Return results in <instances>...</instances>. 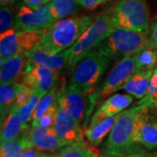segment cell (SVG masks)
<instances>
[{"instance_id": "277c9868", "label": "cell", "mask_w": 157, "mask_h": 157, "mask_svg": "<svg viewBox=\"0 0 157 157\" xmlns=\"http://www.w3.org/2000/svg\"><path fill=\"white\" fill-rule=\"evenodd\" d=\"M111 9L101 13L78 40L69 49L67 68H73L90 52L96 49L114 30Z\"/></svg>"}, {"instance_id": "9c48e42d", "label": "cell", "mask_w": 157, "mask_h": 157, "mask_svg": "<svg viewBox=\"0 0 157 157\" xmlns=\"http://www.w3.org/2000/svg\"><path fill=\"white\" fill-rule=\"evenodd\" d=\"M57 102L59 106L58 115L53 128L59 140L66 146L83 141L85 136L84 129L77 124L70 114L60 88L57 95Z\"/></svg>"}, {"instance_id": "484cf974", "label": "cell", "mask_w": 157, "mask_h": 157, "mask_svg": "<svg viewBox=\"0 0 157 157\" xmlns=\"http://www.w3.org/2000/svg\"><path fill=\"white\" fill-rule=\"evenodd\" d=\"M135 56L137 71L155 70L157 65V51L146 46L139 51Z\"/></svg>"}, {"instance_id": "1f68e13d", "label": "cell", "mask_w": 157, "mask_h": 157, "mask_svg": "<svg viewBox=\"0 0 157 157\" xmlns=\"http://www.w3.org/2000/svg\"><path fill=\"white\" fill-rule=\"evenodd\" d=\"M147 46L155 50L157 49V18L153 22L150 26V30L147 35Z\"/></svg>"}, {"instance_id": "d6a6232c", "label": "cell", "mask_w": 157, "mask_h": 157, "mask_svg": "<svg viewBox=\"0 0 157 157\" xmlns=\"http://www.w3.org/2000/svg\"><path fill=\"white\" fill-rule=\"evenodd\" d=\"M56 153H46L34 149V148H26L23 152L20 157H54Z\"/></svg>"}, {"instance_id": "7c38bea8", "label": "cell", "mask_w": 157, "mask_h": 157, "mask_svg": "<svg viewBox=\"0 0 157 157\" xmlns=\"http://www.w3.org/2000/svg\"><path fill=\"white\" fill-rule=\"evenodd\" d=\"M60 90L64 96L65 102L70 114L80 127L82 122L84 121L83 129L84 131H86L87 128L86 118H87V111L89 107L88 100H86L88 96L85 95L84 93L78 86H76L72 83H70L67 86L63 85L60 87Z\"/></svg>"}, {"instance_id": "e575fe53", "label": "cell", "mask_w": 157, "mask_h": 157, "mask_svg": "<svg viewBox=\"0 0 157 157\" xmlns=\"http://www.w3.org/2000/svg\"><path fill=\"white\" fill-rule=\"evenodd\" d=\"M26 6L32 9H38L43 6H46L52 0H23Z\"/></svg>"}, {"instance_id": "8d00e7d4", "label": "cell", "mask_w": 157, "mask_h": 157, "mask_svg": "<svg viewBox=\"0 0 157 157\" xmlns=\"http://www.w3.org/2000/svg\"><path fill=\"white\" fill-rule=\"evenodd\" d=\"M100 157H112V156H108L107 155H104V154H102L101 152V154H100Z\"/></svg>"}, {"instance_id": "52a82bcc", "label": "cell", "mask_w": 157, "mask_h": 157, "mask_svg": "<svg viewBox=\"0 0 157 157\" xmlns=\"http://www.w3.org/2000/svg\"><path fill=\"white\" fill-rule=\"evenodd\" d=\"M136 72L137 67L135 56L127 57L118 61L109 72L106 79L88 96L89 107L86 119H88L91 113L94 111L96 104L111 97L119 90L123 89L124 86Z\"/></svg>"}, {"instance_id": "7402d4cb", "label": "cell", "mask_w": 157, "mask_h": 157, "mask_svg": "<svg viewBox=\"0 0 157 157\" xmlns=\"http://www.w3.org/2000/svg\"><path fill=\"white\" fill-rule=\"evenodd\" d=\"M21 87V83L3 84L0 86V115L1 124L5 121L6 117L11 113L16 100L18 91Z\"/></svg>"}, {"instance_id": "74e56055", "label": "cell", "mask_w": 157, "mask_h": 157, "mask_svg": "<svg viewBox=\"0 0 157 157\" xmlns=\"http://www.w3.org/2000/svg\"><path fill=\"white\" fill-rule=\"evenodd\" d=\"M107 1H110V0H105V2H107Z\"/></svg>"}, {"instance_id": "44dd1931", "label": "cell", "mask_w": 157, "mask_h": 157, "mask_svg": "<svg viewBox=\"0 0 157 157\" xmlns=\"http://www.w3.org/2000/svg\"><path fill=\"white\" fill-rule=\"evenodd\" d=\"M47 6L54 22L77 14L82 10L75 0H52Z\"/></svg>"}, {"instance_id": "2e32d148", "label": "cell", "mask_w": 157, "mask_h": 157, "mask_svg": "<svg viewBox=\"0 0 157 157\" xmlns=\"http://www.w3.org/2000/svg\"><path fill=\"white\" fill-rule=\"evenodd\" d=\"M30 54H17L6 60H0V82L3 84H14L24 77L29 67Z\"/></svg>"}, {"instance_id": "5bb4252c", "label": "cell", "mask_w": 157, "mask_h": 157, "mask_svg": "<svg viewBox=\"0 0 157 157\" xmlns=\"http://www.w3.org/2000/svg\"><path fill=\"white\" fill-rule=\"evenodd\" d=\"M145 107L139 119L136 131V141L147 150L157 147V116Z\"/></svg>"}, {"instance_id": "836d02e7", "label": "cell", "mask_w": 157, "mask_h": 157, "mask_svg": "<svg viewBox=\"0 0 157 157\" xmlns=\"http://www.w3.org/2000/svg\"><path fill=\"white\" fill-rule=\"evenodd\" d=\"M82 8L86 10H94L97 6L102 5L105 2V0H75Z\"/></svg>"}, {"instance_id": "9a60e30c", "label": "cell", "mask_w": 157, "mask_h": 157, "mask_svg": "<svg viewBox=\"0 0 157 157\" xmlns=\"http://www.w3.org/2000/svg\"><path fill=\"white\" fill-rule=\"evenodd\" d=\"M134 101V97L130 94H116L107 99L101 107H99L90 121L89 125L86 128L94 127L95 125L107 120L108 118L113 117L121 112L125 108L129 107V105Z\"/></svg>"}, {"instance_id": "7a4b0ae2", "label": "cell", "mask_w": 157, "mask_h": 157, "mask_svg": "<svg viewBox=\"0 0 157 157\" xmlns=\"http://www.w3.org/2000/svg\"><path fill=\"white\" fill-rule=\"evenodd\" d=\"M94 21L92 16H72L53 23L43 33L38 45L51 54H59L70 49Z\"/></svg>"}, {"instance_id": "d4e9b609", "label": "cell", "mask_w": 157, "mask_h": 157, "mask_svg": "<svg viewBox=\"0 0 157 157\" xmlns=\"http://www.w3.org/2000/svg\"><path fill=\"white\" fill-rule=\"evenodd\" d=\"M59 91V86L58 84L53 88H52L39 101L35 110H34L33 114L32 116V126H31L32 128H34L36 126V124L38 123V121L45 114V112L56 102L57 95H58Z\"/></svg>"}, {"instance_id": "4fadbf2b", "label": "cell", "mask_w": 157, "mask_h": 157, "mask_svg": "<svg viewBox=\"0 0 157 157\" xmlns=\"http://www.w3.org/2000/svg\"><path fill=\"white\" fill-rule=\"evenodd\" d=\"M58 73L43 67H32L28 69L21 79V84L33 93L38 92L47 94L58 85Z\"/></svg>"}, {"instance_id": "ac0fdd59", "label": "cell", "mask_w": 157, "mask_h": 157, "mask_svg": "<svg viewBox=\"0 0 157 157\" xmlns=\"http://www.w3.org/2000/svg\"><path fill=\"white\" fill-rule=\"evenodd\" d=\"M154 70L137 71L124 86L125 90L128 94L137 99H143L147 94L149 83Z\"/></svg>"}, {"instance_id": "d6986e66", "label": "cell", "mask_w": 157, "mask_h": 157, "mask_svg": "<svg viewBox=\"0 0 157 157\" xmlns=\"http://www.w3.org/2000/svg\"><path fill=\"white\" fill-rule=\"evenodd\" d=\"M17 110L12 109L5 121L1 124V141L17 139L29 128L27 125H24L20 121Z\"/></svg>"}, {"instance_id": "ba28073f", "label": "cell", "mask_w": 157, "mask_h": 157, "mask_svg": "<svg viewBox=\"0 0 157 157\" xmlns=\"http://www.w3.org/2000/svg\"><path fill=\"white\" fill-rule=\"evenodd\" d=\"M43 34L35 32L10 29L0 36V60L17 54H30L42 41Z\"/></svg>"}, {"instance_id": "e0dca14e", "label": "cell", "mask_w": 157, "mask_h": 157, "mask_svg": "<svg viewBox=\"0 0 157 157\" xmlns=\"http://www.w3.org/2000/svg\"><path fill=\"white\" fill-rule=\"evenodd\" d=\"M70 57V50L65 51L59 54H51L37 46L29 55V65L32 67H43L54 73H59L67 67Z\"/></svg>"}, {"instance_id": "5b68a950", "label": "cell", "mask_w": 157, "mask_h": 157, "mask_svg": "<svg viewBox=\"0 0 157 157\" xmlns=\"http://www.w3.org/2000/svg\"><path fill=\"white\" fill-rule=\"evenodd\" d=\"M147 44V36L123 29H114L96 50L110 60L134 56Z\"/></svg>"}, {"instance_id": "f546056e", "label": "cell", "mask_w": 157, "mask_h": 157, "mask_svg": "<svg viewBox=\"0 0 157 157\" xmlns=\"http://www.w3.org/2000/svg\"><path fill=\"white\" fill-rule=\"evenodd\" d=\"M58 102H55L52 107L45 112L42 118L38 121L34 128H53L58 115Z\"/></svg>"}, {"instance_id": "4dcf8cb0", "label": "cell", "mask_w": 157, "mask_h": 157, "mask_svg": "<svg viewBox=\"0 0 157 157\" xmlns=\"http://www.w3.org/2000/svg\"><path fill=\"white\" fill-rule=\"evenodd\" d=\"M33 93L32 91L26 89L21 84V87H20V89H19L17 96H16V100H15V102H14V105H13L12 109L18 111L23 107H25V105H27L29 103V101H30V100H31V98H32V96H33Z\"/></svg>"}, {"instance_id": "8fae6325", "label": "cell", "mask_w": 157, "mask_h": 157, "mask_svg": "<svg viewBox=\"0 0 157 157\" xmlns=\"http://www.w3.org/2000/svg\"><path fill=\"white\" fill-rule=\"evenodd\" d=\"M29 148L46 153H58L67 147L58 137L54 128H29L25 133Z\"/></svg>"}, {"instance_id": "d590c367", "label": "cell", "mask_w": 157, "mask_h": 157, "mask_svg": "<svg viewBox=\"0 0 157 157\" xmlns=\"http://www.w3.org/2000/svg\"><path fill=\"white\" fill-rule=\"evenodd\" d=\"M16 2V0H0L1 3V6H11Z\"/></svg>"}, {"instance_id": "8992f818", "label": "cell", "mask_w": 157, "mask_h": 157, "mask_svg": "<svg viewBox=\"0 0 157 157\" xmlns=\"http://www.w3.org/2000/svg\"><path fill=\"white\" fill-rule=\"evenodd\" d=\"M108 63L109 59L98 50L90 52L73 68L71 83L78 86L85 95L89 96L97 88Z\"/></svg>"}, {"instance_id": "4316f807", "label": "cell", "mask_w": 157, "mask_h": 157, "mask_svg": "<svg viewBox=\"0 0 157 157\" xmlns=\"http://www.w3.org/2000/svg\"><path fill=\"white\" fill-rule=\"evenodd\" d=\"M45 94H46L34 92L28 104L18 110L17 114H18V118H19V120L22 122V124L27 125V122L32 120V116L33 114L35 108L37 107L39 101L44 97Z\"/></svg>"}, {"instance_id": "603a6c76", "label": "cell", "mask_w": 157, "mask_h": 157, "mask_svg": "<svg viewBox=\"0 0 157 157\" xmlns=\"http://www.w3.org/2000/svg\"><path fill=\"white\" fill-rule=\"evenodd\" d=\"M101 152L86 141H79L65 147L54 157H100Z\"/></svg>"}, {"instance_id": "3957f363", "label": "cell", "mask_w": 157, "mask_h": 157, "mask_svg": "<svg viewBox=\"0 0 157 157\" xmlns=\"http://www.w3.org/2000/svg\"><path fill=\"white\" fill-rule=\"evenodd\" d=\"M113 25L148 35L150 30V13L146 0H120L111 8Z\"/></svg>"}, {"instance_id": "30bf717a", "label": "cell", "mask_w": 157, "mask_h": 157, "mask_svg": "<svg viewBox=\"0 0 157 157\" xmlns=\"http://www.w3.org/2000/svg\"><path fill=\"white\" fill-rule=\"evenodd\" d=\"M15 17V29L18 31L35 32L43 34L55 23L47 5L38 9H32L26 6H20Z\"/></svg>"}, {"instance_id": "6da1fadb", "label": "cell", "mask_w": 157, "mask_h": 157, "mask_svg": "<svg viewBox=\"0 0 157 157\" xmlns=\"http://www.w3.org/2000/svg\"><path fill=\"white\" fill-rule=\"evenodd\" d=\"M145 106L137 103L135 107L121 113L114 127L104 142L101 153L112 157H152L136 141L139 119Z\"/></svg>"}, {"instance_id": "ffe728a7", "label": "cell", "mask_w": 157, "mask_h": 157, "mask_svg": "<svg viewBox=\"0 0 157 157\" xmlns=\"http://www.w3.org/2000/svg\"><path fill=\"white\" fill-rule=\"evenodd\" d=\"M121 113L113 117L108 118L98 123L93 128H86L85 131V136L88 140V143L93 147H98L102 143L104 138L110 134L111 130L114 127L118 118Z\"/></svg>"}, {"instance_id": "cb8c5ba5", "label": "cell", "mask_w": 157, "mask_h": 157, "mask_svg": "<svg viewBox=\"0 0 157 157\" xmlns=\"http://www.w3.org/2000/svg\"><path fill=\"white\" fill-rule=\"evenodd\" d=\"M25 133L15 140L1 141L0 157H20L23 152L29 148Z\"/></svg>"}, {"instance_id": "f1b7e54d", "label": "cell", "mask_w": 157, "mask_h": 157, "mask_svg": "<svg viewBox=\"0 0 157 157\" xmlns=\"http://www.w3.org/2000/svg\"><path fill=\"white\" fill-rule=\"evenodd\" d=\"M16 17L11 8L6 6H1L0 9V33H4L10 29L15 28Z\"/></svg>"}, {"instance_id": "83f0119b", "label": "cell", "mask_w": 157, "mask_h": 157, "mask_svg": "<svg viewBox=\"0 0 157 157\" xmlns=\"http://www.w3.org/2000/svg\"><path fill=\"white\" fill-rule=\"evenodd\" d=\"M138 104L147 107H157V67L152 74L147 95L141 99Z\"/></svg>"}]
</instances>
